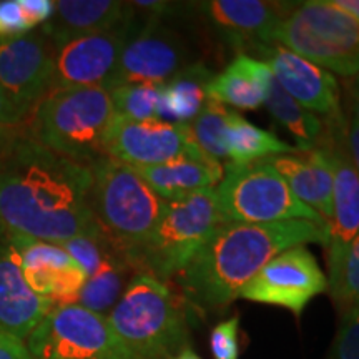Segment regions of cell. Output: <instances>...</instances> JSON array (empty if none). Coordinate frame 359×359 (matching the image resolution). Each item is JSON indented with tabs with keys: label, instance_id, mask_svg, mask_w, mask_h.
<instances>
[{
	"label": "cell",
	"instance_id": "cell-11",
	"mask_svg": "<svg viewBox=\"0 0 359 359\" xmlns=\"http://www.w3.org/2000/svg\"><path fill=\"white\" fill-rule=\"evenodd\" d=\"M333 172V222L327 245V268L341 262L348 246L359 235V172L348 147V118L343 111L325 118L318 142Z\"/></svg>",
	"mask_w": 359,
	"mask_h": 359
},
{
	"label": "cell",
	"instance_id": "cell-40",
	"mask_svg": "<svg viewBox=\"0 0 359 359\" xmlns=\"http://www.w3.org/2000/svg\"><path fill=\"white\" fill-rule=\"evenodd\" d=\"M4 241H7V228L6 224L2 223V219H0V245H2Z\"/></svg>",
	"mask_w": 359,
	"mask_h": 359
},
{
	"label": "cell",
	"instance_id": "cell-19",
	"mask_svg": "<svg viewBox=\"0 0 359 359\" xmlns=\"http://www.w3.org/2000/svg\"><path fill=\"white\" fill-rule=\"evenodd\" d=\"M55 308L27 285L19 257L8 241L0 245V333L27 339L39 323Z\"/></svg>",
	"mask_w": 359,
	"mask_h": 359
},
{
	"label": "cell",
	"instance_id": "cell-9",
	"mask_svg": "<svg viewBox=\"0 0 359 359\" xmlns=\"http://www.w3.org/2000/svg\"><path fill=\"white\" fill-rule=\"evenodd\" d=\"M27 339L34 359H130L109 318L77 303L53 308Z\"/></svg>",
	"mask_w": 359,
	"mask_h": 359
},
{
	"label": "cell",
	"instance_id": "cell-16",
	"mask_svg": "<svg viewBox=\"0 0 359 359\" xmlns=\"http://www.w3.org/2000/svg\"><path fill=\"white\" fill-rule=\"evenodd\" d=\"M7 241L19 257L22 275L35 294L50 299L55 306L77 303L87 276L62 245L8 233Z\"/></svg>",
	"mask_w": 359,
	"mask_h": 359
},
{
	"label": "cell",
	"instance_id": "cell-32",
	"mask_svg": "<svg viewBox=\"0 0 359 359\" xmlns=\"http://www.w3.org/2000/svg\"><path fill=\"white\" fill-rule=\"evenodd\" d=\"M213 359H240V316L218 323L210 333Z\"/></svg>",
	"mask_w": 359,
	"mask_h": 359
},
{
	"label": "cell",
	"instance_id": "cell-2",
	"mask_svg": "<svg viewBox=\"0 0 359 359\" xmlns=\"http://www.w3.org/2000/svg\"><path fill=\"white\" fill-rule=\"evenodd\" d=\"M330 224L306 219L280 223H219L178 273L187 299L205 311L226 308L264 264L293 246L330 245Z\"/></svg>",
	"mask_w": 359,
	"mask_h": 359
},
{
	"label": "cell",
	"instance_id": "cell-20",
	"mask_svg": "<svg viewBox=\"0 0 359 359\" xmlns=\"http://www.w3.org/2000/svg\"><path fill=\"white\" fill-rule=\"evenodd\" d=\"M133 19L135 7L132 2L58 0L52 19L43 24L42 34L57 50L72 40L107 32Z\"/></svg>",
	"mask_w": 359,
	"mask_h": 359
},
{
	"label": "cell",
	"instance_id": "cell-35",
	"mask_svg": "<svg viewBox=\"0 0 359 359\" xmlns=\"http://www.w3.org/2000/svg\"><path fill=\"white\" fill-rule=\"evenodd\" d=\"M0 359H34L24 341L0 333Z\"/></svg>",
	"mask_w": 359,
	"mask_h": 359
},
{
	"label": "cell",
	"instance_id": "cell-27",
	"mask_svg": "<svg viewBox=\"0 0 359 359\" xmlns=\"http://www.w3.org/2000/svg\"><path fill=\"white\" fill-rule=\"evenodd\" d=\"M273 118L296 138L299 151H309L318 145L325 132V118H320L311 110L304 109L293 100L276 82H273L269 95L264 102Z\"/></svg>",
	"mask_w": 359,
	"mask_h": 359
},
{
	"label": "cell",
	"instance_id": "cell-4",
	"mask_svg": "<svg viewBox=\"0 0 359 359\" xmlns=\"http://www.w3.org/2000/svg\"><path fill=\"white\" fill-rule=\"evenodd\" d=\"M130 359H170L188 344V323L177 294L158 278L137 273L109 316Z\"/></svg>",
	"mask_w": 359,
	"mask_h": 359
},
{
	"label": "cell",
	"instance_id": "cell-7",
	"mask_svg": "<svg viewBox=\"0 0 359 359\" xmlns=\"http://www.w3.org/2000/svg\"><path fill=\"white\" fill-rule=\"evenodd\" d=\"M222 222L217 188H205L180 200L168 201L167 210L151 236L127 258L137 273L160 281L177 276L195 257Z\"/></svg>",
	"mask_w": 359,
	"mask_h": 359
},
{
	"label": "cell",
	"instance_id": "cell-10",
	"mask_svg": "<svg viewBox=\"0 0 359 359\" xmlns=\"http://www.w3.org/2000/svg\"><path fill=\"white\" fill-rule=\"evenodd\" d=\"M53 57L55 48L40 32L0 40V90L20 127L50 92Z\"/></svg>",
	"mask_w": 359,
	"mask_h": 359
},
{
	"label": "cell",
	"instance_id": "cell-24",
	"mask_svg": "<svg viewBox=\"0 0 359 359\" xmlns=\"http://www.w3.org/2000/svg\"><path fill=\"white\" fill-rule=\"evenodd\" d=\"M213 74L201 64H190L158 85V120L168 123H190L205 103L206 87Z\"/></svg>",
	"mask_w": 359,
	"mask_h": 359
},
{
	"label": "cell",
	"instance_id": "cell-38",
	"mask_svg": "<svg viewBox=\"0 0 359 359\" xmlns=\"http://www.w3.org/2000/svg\"><path fill=\"white\" fill-rule=\"evenodd\" d=\"M349 97H351V118L359 123V75L353 77L351 87H349Z\"/></svg>",
	"mask_w": 359,
	"mask_h": 359
},
{
	"label": "cell",
	"instance_id": "cell-23",
	"mask_svg": "<svg viewBox=\"0 0 359 359\" xmlns=\"http://www.w3.org/2000/svg\"><path fill=\"white\" fill-rule=\"evenodd\" d=\"M275 82L266 62L238 53L206 87L208 100L231 105L240 110H257L264 105Z\"/></svg>",
	"mask_w": 359,
	"mask_h": 359
},
{
	"label": "cell",
	"instance_id": "cell-31",
	"mask_svg": "<svg viewBox=\"0 0 359 359\" xmlns=\"http://www.w3.org/2000/svg\"><path fill=\"white\" fill-rule=\"evenodd\" d=\"M326 359H359V306L341 314L339 327Z\"/></svg>",
	"mask_w": 359,
	"mask_h": 359
},
{
	"label": "cell",
	"instance_id": "cell-37",
	"mask_svg": "<svg viewBox=\"0 0 359 359\" xmlns=\"http://www.w3.org/2000/svg\"><path fill=\"white\" fill-rule=\"evenodd\" d=\"M331 4L338 7L339 11L346 12L359 25V0H331Z\"/></svg>",
	"mask_w": 359,
	"mask_h": 359
},
{
	"label": "cell",
	"instance_id": "cell-17",
	"mask_svg": "<svg viewBox=\"0 0 359 359\" xmlns=\"http://www.w3.org/2000/svg\"><path fill=\"white\" fill-rule=\"evenodd\" d=\"M255 50L269 65L275 82L299 105L325 118L339 114V85L331 72L276 43L259 45Z\"/></svg>",
	"mask_w": 359,
	"mask_h": 359
},
{
	"label": "cell",
	"instance_id": "cell-29",
	"mask_svg": "<svg viewBox=\"0 0 359 359\" xmlns=\"http://www.w3.org/2000/svg\"><path fill=\"white\" fill-rule=\"evenodd\" d=\"M327 293L339 314L359 306V235L349 243L346 253L334 266L327 268Z\"/></svg>",
	"mask_w": 359,
	"mask_h": 359
},
{
	"label": "cell",
	"instance_id": "cell-34",
	"mask_svg": "<svg viewBox=\"0 0 359 359\" xmlns=\"http://www.w3.org/2000/svg\"><path fill=\"white\" fill-rule=\"evenodd\" d=\"M22 137H24V127L15 122L11 107L0 90V160L11 154Z\"/></svg>",
	"mask_w": 359,
	"mask_h": 359
},
{
	"label": "cell",
	"instance_id": "cell-18",
	"mask_svg": "<svg viewBox=\"0 0 359 359\" xmlns=\"http://www.w3.org/2000/svg\"><path fill=\"white\" fill-rule=\"evenodd\" d=\"M200 11L231 43L257 48L271 45V35L290 4L268 0H210Z\"/></svg>",
	"mask_w": 359,
	"mask_h": 359
},
{
	"label": "cell",
	"instance_id": "cell-30",
	"mask_svg": "<svg viewBox=\"0 0 359 359\" xmlns=\"http://www.w3.org/2000/svg\"><path fill=\"white\" fill-rule=\"evenodd\" d=\"M115 115L145 122L158 120V85L130 83L109 90Z\"/></svg>",
	"mask_w": 359,
	"mask_h": 359
},
{
	"label": "cell",
	"instance_id": "cell-26",
	"mask_svg": "<svg viewBox=\"0 0 359 359\" xmlns=\"http://www.w3.org/2000/svg\"><path fill=\"white\" fill-rule=\"evenodd\" d=\"M135 275L137 271L127 258V253L120 246H115L103 259L95 275L87 278L77 304L109 316Z\"/></svg>",
	"mask_w": 359,
	"mask_h": 359
},
{
	"label": "cell",
	"instance_id": "cell-22",
	"mask_svg": "<svg viewBox=\"0 0 359 359\" xmlns=\"http://www.w3.org/2000/svg\"><path fill=\"white\" fill-rule=\"evenodd\" d=\"M135 170L167 201L180 200L205 188H217L224 177L223 165L201 148L155 167Z\"/></svg>",
	"mask_w": 359,
	"mask_h": 359
},
{
	"label": "cell",
	"instance_id": "cell-36",
	"mask_svg": "<svg viewBox=\"0 0 359 359\" xmlns=\"http://www.w3.org/2000/svg\"><path fill=\"white\" fill-rule=\"evenodd\" d=\"M348 147L351 158L359 172V123L354 122L353 118L348 120Z\"/></svg>",
	"mask_w": 359,
	"mask_h": 359
},
{
	"label": "cell",
	"instance_id": "cell-33",
	"mask_svg": "<svg viewBox=\"0 0 359 359\" xmlns=\"http://www.w3.org/2000/svg\"><path fill=\"white\" fill-rule=\"evenodd\" d=\"M32 29L20 0H0V40L20 37Z\"/></svg>",
	"mask_w": 359,
	"mask_h": 359
},
{
	"label": "cell",
	"instance_id": "cell-39",
	"mask_svg": "<svg viewBox=\"0 0 359 359\" xmlns=\"http://www.w3.org/2000/svg\"><path fill=\"white\" fill-rule=\"evenodd\" d=\"M170 359H201V358H200V354L195 351V349L190 348V346H187V348H183L180 353L175 354L173 358H170Z\"/></svg>",
	"mask_w": 359,
	"mask_h": 359
},
{
	"label": "cell",
	"instance_id": "cell-14",
	"mask_svg": "<svg viewBox=\"0 0 359 359\" xmlns=\"http://www.w3.org/2000/svg\"><path fill=\"white\" fill-rule=\"evenodd\" d=\"M188 123H168L163 120H128L115 115L105 138L103 154L128 167H155L180 155L198 150Z\"/></svg>",
	"mask_w": 359,
	"mask_h": 359
},
{
	"label": "cell",
	"instance_id": "cell-13",
	"mask_svg": "<svg viewBox=\"0 0 359 359\" xmlns=\"http://www.w3.org/2000/svg\"><path fill=\"white\" fill-rule=\"evenodd\" d=\"M190 65L182 37L156 17L135 24L110 88L130 83L161 85Z\"/></svg>",
	"mask_w": 359,
	"mask_h": 359
},
{
	"label": "cell",
	"instance_id": "cell-21",
	"mask_svg": "<svg viewBox=\"0 0 359 359\" xmlns=\"http://www.w3.org/2000/svg\"><path fill=\"white\" fill-rule=\"evenodd\" d=\"M273 165L299 201L314 210L331 226L333 222V172L321 148L264 158Z\"/></svg>",
	"mask_w": 359,
	"mask_h": 359
},
{
	"label": "cell",
	"instance_id": "cell-25",
	"mask_svg": "<svg viewBox=\"0 0 359 359\" xmlns=\"http://www.w3.org/2000/svg\"><path fill=\"white\" fill-rule=\"evenodd\" d=\"M226 167H243L253 161L275 155H290L299 151L290 143L280 140L275 133L253 125L238 111L231 110L224 130Z\"/></svg>",
	"mask_w": 359,
	"mask_h": 359
},
{
	"label": "cell",
	"instance_id": "cell-1",
	"mask_svg": "<svg viewBox=\"0 0 359 359\" xmlns=\"http://www.w3.org/2000/svg\"><path fill=\"white\" fill-rule=\"evenodd\" d=\"M92 172L20 138L0 160V219L8 235L64 245L103 230L90 208Z\"/></svg>",
	"mask_w": 359,
	"mask_h": 359
},
{
	"label": "cell",
	"instance_id": "cell-8",
	"mask_svg": "<svg viewBox=\"0 0 359 359\" xmlns=\"http://www.w3.org/2000/svg\"><path fill=\"white\" fill-rule=\"evenodd\" d=\"M217 201L223 223L259 224L293 219L326 223L296 198L288 183L264 158L243 167H226V175L217 187Z\"/></svg>",
	"mask_w": 359,
	"mask_h": 359
},
{
	"label": "cell",
	"instance_id": "cell-5",
	"mask_svg": "<svg viewBox=\"0 0 359 359\" xmlns=\"http://www.w3.org/2000/svg\"><path fill=\"white\" fill-rule=\"evenodd\" d=\"M88 168L90 208L98 224L125 253L142 246L155 231L168 201L137 170L111 156H100Z\"/></svg>",
	"mask_w": 359,
	"mask_h": 359
},
{
	"label": "cell",
	"instance_id": "cell-28",
	"mask_svg": "<svg viewBox=\"0 0 359 359\" xmlns=\"http://www.w3.org/2000/svg\"><path fill=\"white\" fill-rule=\"evenodd\" d=\"M231 110L222 103L208 100L195 118L188 123L191 137L201 150L212 158L226 161V150H224V130L230 120Z\"/></svg>",
	"mask_w": 359,
	"mask_h": 359
},
{
	"label": "cell",
	"instance_id": "cell-3",
	"mask_svg": "<svg viewBox=\"0 0 359 359\" xmlns=\"http://www.w3.org/2000/svg\"><path fill=\"white\" fill-rule=\"evenodd\" d=\"M114 116L107 88H58L45 95L25 127L45 150L90 167L105 156L103 138Z\"/></svg>",
	"mask_w": 359,
	"mask_h": 359
},
{
	"label": "cell",
	"instance_id": "cell-12",
	"mask_svg": "<svg viewBox=\"0 0 359 359\" xmlns=\"http://www.w3.org/2000/svg\"><path fill=\"white\" fill-rule=\"evenodd\" d=\"M327 278L304 245L283 251L246 283L238 298L290 309L299 316L314 296L326 293Z\"/></svg>",
	"mask_w": 359,
	"mask_h": 359
},
{
	"label": "cell",
	"instance_id": "cell-15",
	"mask_svg": "<svg viewBox=\"0 0 359 359\" xmlns=\"http://www.w3.org/2000/svg\"><path fill=\"white\" fill-rule=\"evenodd\" d=\"M133 27L135 19L107 32L72 40L57 48L50 90L79 87L109 90Z\"/></svg>",
	"mask_w": 359,
	"mask_h": 359
},
{
	"label": "cell",
	"instance_id": "cell-6",
	"mask_svg": "<svg viewBox=\"0 0 359 359\" xmlns=\"http://www.w3.org/2000/svg\"><path fill=\"white\" fill-rule=\"evenodd\" d=\"M271 43L343 77L359 75V25L331 0L290 4Z\"/></svg>",
	"mask_w": 359,
	"mask_h": 359
}]
</instances>
